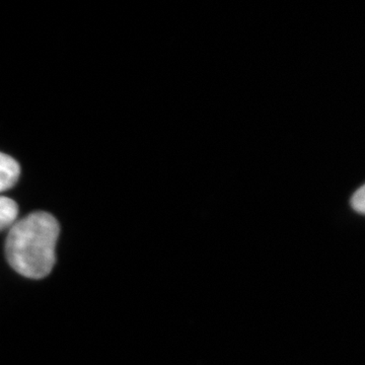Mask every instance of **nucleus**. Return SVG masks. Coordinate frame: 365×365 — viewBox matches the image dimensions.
I'll return each mask as SVG.
<instances>
[{"instance_id":"obj_1","label":"nucleus","mask_w":365,"mask_h":365,"mask_svg":"<svg viewBox=\"0 0 365 365\" xmlns=\"http://www.w3.org/2000/svg\"><path fill=\"white\" fill-rule=\"evenodd\" d=\"M59 232V223L50 213H31L9 230L6 244L7 261L25 277H46L56 260L55 249Z\"/></svg>"},{"instance_id":"obj_2","label":"nucleus","mask_w":365,"mask_h":365,"mask_svg":"<svg viewBox=\"0 0 365 365\" xmlns=\"http://www.w3.org/2000/svg\"><path fill=\"white\" fill-rule=\"evenodd\" d=\"M20 174L19 163L6 153H0V192L11 188L18 182Z\"/></svg>"},{"instance_id":"obj_3","label":"nucleus","mask_w":365,"mask_h":365,"mask_svg":"<svg viewBox=\"0 0 365 365\" xmlns=\"http://www.w3.org/2000/svg\"><path fill=\"white\" fill-rule=\"evenodd\" d=\"M18 215V204L13 199L0 196V232L13 227Z\"/></svg>"},{"instance_id":"obj_4","label":"nucleus","mask_w":365,"mask_h":365,"mask_svg":"<svg viewBox=\"0 0 365 365\" xmlns=\"http://www.w3.org/2000/svg\"><path fill=\"white\" fill-rule=\"evenodd\" d=\"M350 204L351 207L354 209L356 212L364 215L365 211V187L361 186L359 190L355 191L353 194L351 199H350Z\"/></svg>"}]
</instances>
